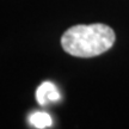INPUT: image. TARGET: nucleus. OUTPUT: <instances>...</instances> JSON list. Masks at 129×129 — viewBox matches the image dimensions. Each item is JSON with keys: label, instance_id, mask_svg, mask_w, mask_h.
<instances>
[{"label": "nucleus", "instance_id": "nucleus-1", "mask_svg": "<svg viewBox=\"0 0 129 129\" xmlns=\"http://www.w3.org/2000/svg\"><path fill=\"white\" fill-rule=\"evenodd\" d=\"M116 35L105 24H80L66 30L61 46L66 53L77 57H93L105 53L114 46Z\"/></svg>", "mask_w": 129, "mask_h": 129}, {"label": "nucleus", "instance_id": "nucleus-2", "mask_svg": "<svg viewBox=\"0 0 129 129\" xmlns=\"http://www.w3.org/2000/svg\"><path fill=\"white\" fill-rule=\"evenodd\" d=\"M36 99L42 106L47 105L49 102H57L60 99V93L55 85L50 81L42 83L36 90Z\"/></svg>", "mask_w": 129, "mask_h": 129}, {"label": "nucleus", "instance_id": "nucleus-3", "mask_svg": "<svg viewBox=\"0 0 129 129\" xmlns=\"http://www.w3.org/2000/svg\"><path fill=\"white\" fill-rule=\"evenodd\" d=\"M29 122L37 129H44L51 125V117L44 111H36L29 116Z\"/></svg>", "mask_w": 129, "mask_h": 129}]
</instances>
